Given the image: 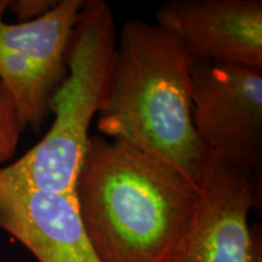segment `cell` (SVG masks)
Instances as JSON below:
<instances>
[{
    "label": "cell",
    "instance_id": "obj_1",
    "mask_svg": "<svg viewBox=\"0 0 262 262\" xmlns=\"http://www.w3.org/2000/svg\"><path fill=\"white\" fill-rule=\"evenodd\" d=\"M199 191L163 160L95 135L88 141L74 193L100 262H164L191 221Z\"/></svg>",
    "mask_w": 262,
    "mask_h": 262
},
{
    "label": "cell",
    "instance_id": "obj_2",
    "mask_svg": "<svg viewBox=\"0 0 262 262\" xmlns=\"http://www.w3.org/2000/svg\"><path fill=\"white\" fill-rule=\"evenodd\" d=\"M193 64L160 26L127 21L117 39L97 131L163 160L201 188L209 153L193 125Z\"/></svg>",
    "mask_w": 262,
    "mask_h": 262
},
{
    "label": "cell",
    "instance_id": "obj_3",
    "mask_svg": "<svg viewBox=\"0 0 262 262\" xmlns=\"http://www.w3.org/2000/svg\"><path fill=\"white\" fill-rule=\"evenodd\" d=\"M116 24L103 0H85L66 64L68 73L50 102V130L21 158L0 169V175L21 187L74 193L94 117L106 96L114 52Z\"/></svg>",
    "mask_w": 262,
    "mask_h": 262
},
{
    "label": "cell",
    "instance_id": "obj_4",
    "mask_svg": "<svg viewBox=\"0 0 262 262\" xmlns=\"http://www.w3.org/2000/svg\"><path fill=\"white\" fill-rule=\"evenodd\" d=\"M85 0H57L47 15L8 24L0 0V81L14 98L24 129L40 130L55 91L67 77L68 45Z\"/></svg>",
    "mask_w": 262,
    "mask_h": 262
},
{
    "label": "cell",
    "instance_id": "obj_5",
    "mask_svg": "<svg viewBox=\"0 0 262 262\" xmlns=\"http://www.w3.org/2000/svg\"><path fill=\"white\" fill-rule=\"evenodd\" d=\"M192 119L209 155L261 172L262 70L195 62Z\"/></svg>",
    "mask_w": 262,
    "mask_h": 262
},
{
    "label": "cell",
    "instance_id": "obj_6",
    "mask_svg": "<svg viewBox=\"0 0 262 262\" xmlns=\"http://www.w3.org/2000/svg\"><path fill=\"white\" fill-rule=\"evenodd\" d=\"M191 221L164 262H251L260 226H249L257 205L260 172L209 155Z\"/></svg>",
    "mask_w": 262,
    "mask_h": 262
},
{
    "label": "cell",
    "instance_id": "obj_7",
    "mask_svg": "<svg viewBox=\"0 0 262 262\" xmlns=\"http://www.w3.org/2000/svg\"><path fill=\"white\" fill-rule=\"evenodd\" d=\"M156 24L181 42L195 62L262 70L261 0H171Z\"/></svg>",
    "mask_w": 262,
    "mask_h": 262
},
{
    "label": "cell",
    "instance_id": "obj_8",
    "mask_svg": "<svg viewBox=\"0 0 262 262\" xmlns=\"http://www.w3.org/2000/svg\"><path fill=\"white\" fill-rule=\"evenodd\" d=\"M0 228L39 262H100L80 220L75 193L25 188L0 175Z\"/></svg>",
    "mask_w": 262,
    "mask_h": 262
},
{
    "label": "cell",
    "instance_id": "obj_9",
    "mask_svg": "<svg viewBox=\"0 0 262 262\" xmlns=\"http://www.w3.org/2000/svg\"><path fill=\"white\" fill-rule=\"evenodd\" d=\"M22 130L14 98L0 81V164L15 155Z\"/></svg>",
    "mask_w": 262,
    "mask_h": 262
},
{
    "label": "cell",
    "instance_id": "obj_10",
    "mask_svg": "<svg viewBox=\"0 0 262 262\" xmlns=\"http://www.w3.org/2000/svg\"><path fill=\"white\" fill-rule=\"evenodd\" d=\"M56 0H9L8 10L17 22H29L47 15L56 5Z\"/></svg>",
    "mask_w": 262,
    "mask_h": 262
},
{
    "label": "cell",
    "instance_id": "obj_11",
    "mask_svg": "<svg viewBox=\"0 0 262 262\" xmlns=\"http://www.w3.org/2000/svg\"><path fill=\"white\" fill-rule=\"evenodd\" d=\"M251 262H262V243H260L256 247V250H255Z\"/></svg>",
    "mask_w": 262,
    "mask_h": 262
}]
</instances>
